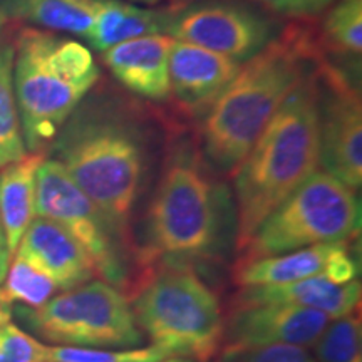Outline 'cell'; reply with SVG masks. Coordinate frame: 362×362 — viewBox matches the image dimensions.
<instances>
[{
	"instance_id": "obj_8",
	"label": "cell",
	"mask_w": 362,
	"mask_h": 362,
	"mask_svg": "<svg viewBox=\"0 0 362 362\" xmlns=\"http://www.w3.org/2000/svg\"><path fill=\"white\" fill-rule=\"evenodd\" d=\"M21 309L29 330L54 346L133 349L143 342L128 298L104 280L64 291L37 309Z\"/></svg>"
},
{
	"instance_id": "obj_12",
	"label": "cell",
	"mask_w": 362,
	"mask_h": 362,
	"mask_svg": "<svg viewBox=\"0 0 362 362\" xmlns=\"http://www.w3.org/2000/svg\"><path fill=\"white\" fill-rule=\"evenodd\" d=\"M332 317L315 309L287 304L237 307L225 325V351L265 346L314 347Z\"/></svg>"
},
{
	"instance_id": "obj_7",
	"label": "cell",
	"mask_w": 362,
	"mask_h": 362,
	"mask_svg": "<svg viewBox=\"0 0 362 362\" xmlns=\"http://www.w3.org/2000/svg\"><path fill=\"white\" fill-rule=\"evenodd\" d=\"M356 189L324 170H315L259 225L240 250L237 265L320 243L349 242L359 233Z\"/></svg>"
},
{
	"instance_id": "obj_11",
	"label": "cell",
	"mask_w": 362,
	"mask_h": 362,
	"mask_svg": "<svg viewBox=\"0 0 362 362\" xmlns=\"http://www.w3.org/2000/svg\"><path fill=\"white\" fill-rule=\"evenodd\" d=\"M319 83V166L352 189L362 185L361 93L346 71L324 59Z\"/></svg>"
},
{
	"instance_id": "obj_21",
	"label": "cell",
	"mask_w": 362,
	"mask_h": 362,
	"mask_svg": "<svg viewBox=\"0 0 362 362\" xmlns=\"http://www.w3.org/2000/svg\"><path fill=\"white\" fill-rule=\"evenodd\" d=\"M13 42L0 35V168L27 155L13 89Z\"/></svg>"
},
{
	"instance_id": "obj_4",
	"label": "cell",
	"mask_w": 362,
	"mask_h": 362,
	"mask_svg": "<svg viewBox=\"0 0 362 362\" xmlns=\"http://www.w3.org/2000/svg\"><path fill=\"white\" fill-rule=\"evenodd\" d=\"M225 189L200 148L181 141L171 149L144 216L143 262L158 255L208 259L223 242Z\"/></svg>"
},
{
	"instance_id": "obj_9",
	"label": "cell",
	"mask_w": 362,
	"mask_h": 362,
	"mask_svg": "<svg viewBox=\"0 0 362 362\" xmlns=\"http://www.w3.org/2000/svg\"><path fill=\"white\" fill-rule=\"evenodd\" d=\"M35 216L64 226L93 260L98 277L121 284L124 269L116 232L57 160H44L35 175Z\"/></svg>"
},
{
	"instance_id": "obj_13",
	"label": "cell",
	"mask_w": 362,
	"mask_h": 362,
	"mask_svg": "<svg viewBox=\"0 0 362 362\" xmlns=\"http://www.w3.org/2000/svg\"><path fill=\"white\" fill-rule=\"evenodd\" d=\"M242 62L200 45L175 40L168 57L170 98L189 116H203L238 74Z\"/></svg>"
},
{
	"instance_id": "obj_23",
	"label": "cell",
	"mask_w": 362,
	"mask_h": 362,
	"mask_svg": "<svg viewBox=\"0 0 362 362\" xmlns=\"http://www.w3.org/2000/svg\"><path fill=\"white\" fill-rule=\"evenodd\" d=\"M12 257L13 260L8 265L7 275L2 282L4 287L0 288V300L7 305L17 302L29 309H37L51 300L54 293L59 291L57 284L30 262L19 255Z\"/></svg>"
},
{
	"instance_id": "obj_16",
	"label": "cell",
	"mask_w": 362,
	"mask_h": 362,
	"mask_svg": "<svg viewBox=\"0 0 362 362\" xmlns=\"http://www.w3.org/2000/svg\"><path fill=\"white\" fill-rule=\"evenodd\" d=\"M362 285L359 280L336 284L325 275L284 285L243 287L237 296V307L259 304H287L324 312L337 319L359 309Z\"/></svg>"
},
{
	"instance_id": "obj_14",
	"label": "cell",
	"mask_w": 362,
	"mask_h": 362,
	"mask_svg": "<svg viewBox=\"0 0 362 362\" xmlns=\"http://www.w3.org/2000/svg\"><path fill=\"white\" fill-rule=\"evenodd\" d=\"M13 255L49 275L59 291H69L98 277L93 260L78 240L64 226L42 216L33 220Z\"/></svg>"
},
{
	"instance_id": "obj_19",
	"label": "cell",
	"mask_w": 362,
	"mask_h": 362,
	"mask_svg": "<svg viewBox=\"0 0 362 362\" xmlns=\"http://www.w3.org/2000/svg\"><path fill=\"white\" fill-rule=\"evenodd\" d=\"M103 0H2L0 25L24 22L88 40Z\"/></svg>"
},
{
	"instance_id": "obj_3",
	"label": "cell",
	"mask_w": 362,
	"mask_h": 362,
	"mask_svg": "<svg viewBox=\"0 0 362 362\" xmlns=\"http://www.w3.org/2000/svg\"><path fill=\"white\" fill-rule=\"evenodd\" d=\"M57 151L66 173L128 243L146 173V144L138 121L116 104H93L67 124Z\"/></svg>"
},
{
	"instance_id": "obj_27",
	"label": "cell",
	"mask_w": 362,
	"mask_h": 362,
	"mask_svg": "<svg viewBox=\"0 0 362 362\" xmlns=\"http://www.w3.org/2000/svg\"><path fill=\"white\" fill-rule=\"evenodd\" d=\"M220 362H317L305 347L298 346H265L250 349L223 351Z\"/></svg>"
},
{
	"instance_id": "obj_25",
	"label": "cell",
	"mask_w": 362,
	"mask_h": 362,
	"mask_svg": "<svg viewBox=\"0 0 362 362\" xmlns=\"http://www.w3.org/2000/svg\"><path fill=\"white\" fill-rule=\"evenodd\" d=\"M170 357L160 347L94 349V347L47 346L45 362H156Z\"/></svg>"
},
{
	"instance_id": "obj_29",
	"label": "cell",
	"mask_w": 362,
	"mask_h": 362,
	"mask_svg": "<svg viewBox=\"0 0 362 362\" xmlns=\"http://www.w3.org/2000/svg\"><path fill=\"white\" fill-rule=\"evenodd\" d=\"M11 252H8V245H7V238L6 233H4V226L2 221H0V284L4 282L6 279L8 265H11Z\"/></svg>"
},
{
	"instance_id": "obj_2",
	"label": "cell",
	"mask_w": 362,
	"mask_h": 362,
	"mask_svg": "<svg viewBox=\"0 0 362 362\" xmlns=\"http://www.w3.org/2000/svg\"><path fill=\"white\" fill-rule=\"evenodd\" d=\"M319 67L288 94L233 175L238 252L262 221L319 170Z\"/></svg>"
},
{
	"instance_id": "obj_10",
	"label": "cell",
	"mask_w": 362,
	"mask_h": 362,
	"mask_svg": "<svg viewBox=\"0 0 362 362\" xmlns=\"http://www.w3.org/2000/svg\"><path fill=\"white\" fill-rule=\"evenodd\" d=\"M282 33L277 21L247 4L200 0L178 8L166 35L247 62Z\"/></svg>"
},
{
	"instance_id": "obj_32",
	"label": "cell",
	"mask_w": 362,
	"mask_h": 362,
	"mask_svg": "<svg viewBox=\"0 0 362 362\" xmlns=\"http://www.w3.org/2000/svg\"><path fill=\"white\" fill-rule=\"evenodd\" d=\"M156 362H193V361L187 359V357H166V359H161Z\"/></svg>"
},
{
	"instance_id": "obj_5",
	"label": "cell",
	"mask_w": 362,
	"mask_h": 362,
	"mask_svg": "<svg viewBox=\"0 0 362 362\" xmlns=\"http://www.w3.org/2000/svg\"><path fill=\"white\" fill-rule=\"evenodd\" d=\"M13 89L25 149L40 153L99 81L93 52L79 40L37 27L17 35Z\"/></svg>"
},
{
	"instance_id": "obj_30",
	"label": "cell",
	"mask_w": 362,
	"mask_h": 362,
	"mask_svg": "<svg viewBox=\"0 0 362 362\" xmlns=\"http://www.w3.org/2000/svg\"><path fill=\"white\" fill-rule=\"evenodd\" d=\"M170 2H171V6H173L171 8L178 11V8L188 6V4H192V2H197V0H170Z\"/></svg>"
},
{
	"instance_id": "obj_1",
	"label": "cell",
	"mask_w": 362,
	"mask_h": 362,
	"mask_svg": "<svg viewBox=\"0 0 362 362\" xmlns=\"http://www.w3.org/2000/svg\"><path fill=\"white\" fill-rule=\"evenodd\" d=\"M322 61L317 35L305 27L292 25L243 62L203 115L198 148L208 166L216 175L237 173L288 94Z\"/></svg>"
},
{
	"instance_id": "obj_6",
	"label": "cell",
	"mask_w": 362,
	"mask_h": 362,
	"mask_svg": "<svg viewBox=\"0 0 362 362\" xmlns=\"http://www.w3.org/2000/svg\"><path fill=\"white\" fill-rule=\"evenodd\" d=\"M133 312L151 346L170 357L206 362L223 342L225 322L218 297L187 269L151 275L138 288Z\"/></svg>"
},
{
	"instance_id": "obj_24",
	"label": "cell",
	"mask_w": 362,
	"mask_h": 362,
	"mask_svg": "<svg viewBox=\"0 0 362 362\" xmlns=\"http://www.w3.org/2000/svg\"><path fill=\"white\" fill-rule=\"evenodd\" d=\"M314 347L317 362H362V322L359 309L332 319Z\"/></svg>"
},
{
	"instance_id": "obj_15",
	"label": "cell",
	"mask_w": 362,
	"mask_h": 362,
	"mask_svg": "<svg viewBox=\"0 0 362 362\" xmlns=\"http://www.w3.org/2000/svg\"><path fill=\"white\" fill-rule=\"evenodd\" d=\"M171 44L173 39L166 34L131 39L104 51V64L117 83L136 96L148 101H165L170 98Z\"/></svg>"
},
{
	"instance_id": "obj_22",
	"label": "cell",
	"mask_w": 362,
	"mask_h": 362,
	"mask_svg": "<svg viewBox=\"0 0 362 362\" xmlns=\"http://www.w3.org/2000/svg\"><path fill=\"white\" fill-rule=\"evenodd\" d=\"M320 52L336 54L356 64L362 54V0H336L320 25Z\"/></svg>"
},
{
	"instance_id": "obj_26",
	"label": "cell",
	"mask_w": 362,
	"mask_h": 362,
	"mask_svg": "<svg viewBox=\"0 0 362 362\" xmlns=\"http://www.w3.org/2000/svg\"><path fill=\"white\" fill-rule=\"evenodd\" d=\"M47 346L12 320L11 309L0 300V362H45Z\"/></svg>"
},
{
	"instance_id": "obj_17",
	"label": "cell",
	"mask_w": 362,
	"mask_h": 362,
	"mask_svg": "<svg viewBox=\"0 0 362 362\" xmlns=\"http://www.w3.org/2000/svg\"><path fill=\"white\" fill-rule=\"evenodd\" d=\"M347 248V242L320 243L274 257L235 265V282L240 287L284 285L327 274L334 259Z\"/></svg>"
},
{
	"instance_id": "obj_31",
	"label": "cell",
	"mask_w": 362,
	"mask_h": 362,
	"mask_svg": "<svg viewBox=\"0 0 362 362\" xmlns=\"http://www.w3.org/2000/svg\"><path fill=\"white\" fill-rule=\"evenodd\" d=\"M126 2H131V4H139V6H148V7H153V6H156V4H160V0H126Z\"/></svg>"
},
{
	"instance_id": "obj_28",
	"label": "cell",
	"mask_w": 362,
	"mask_h": 362,
	"mask_svg": "<svg viewBox=\"0 0 362 362\" xmlns=\"http://www.w3.org/2000/svg\"><path fill=\"white\" fill-rule=\"evenodd\" d=\"M267 11L291 19H310L332 6L336 0H252Z\"/></svg>"
},
{
	"instance_id": "obj_18",
	"label": "cell",
	"mask_w": 362,
	"mask_h": 362,
	"mask_svg": "<svg viewBox=\"0 0 362 362\" xmlns=\"http://www.w3.org/2000/svg\"><path fill=\"white\" fill-rule=\"evenodd\" d=\"M175 8H153L126 0H103L88 42L99 52L146 35L166 34Z\"/></svg>"
},
{
	"instance_id": "obj_20",
	"label": "cell",
	"mask_w": 362,
	"mask_h": 362,
	"mask_svg": "<svg viewBox=\"0 0 362 362\" xmlns=\"http://www.w3.org/2000/svg\"><path fill=\"white\" fill-rule=\"evenodd\" d=\"M44 160L42 153H29L0 173V221L11 255L35 218V175Z\"/></svg>"
}]
</instances>
